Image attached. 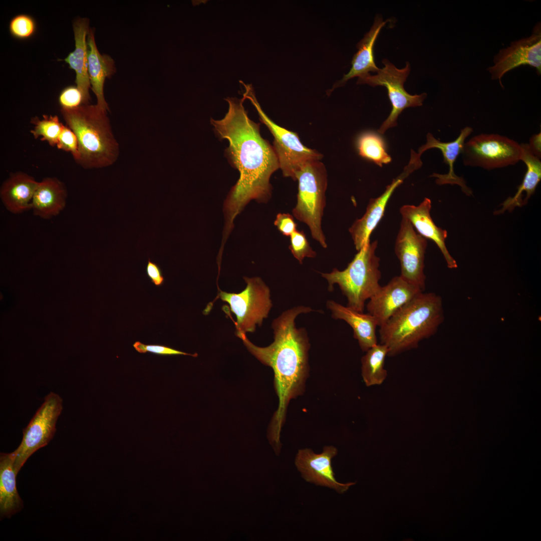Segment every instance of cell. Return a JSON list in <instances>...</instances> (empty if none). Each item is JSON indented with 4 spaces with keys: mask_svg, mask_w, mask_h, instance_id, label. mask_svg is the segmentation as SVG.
Wrapping results in <instances>:
<instances>
[{
    "mask_svg": "<svg viewBox=\"0 0 541 541\" xmlns=\"http://www.w3.org/2000/svg\"><path fill=\"white\" fill-rule=\"evenodd\" d=\"M246 287L238 294L219 290L218 297L228 304L236 316V336L253 333L268 317L273 306L269 288L259 277H244Z\"/></svg>",
    "mask_w": 541,
    "mask_h": 541,
    "instance_id": "cell-7",
    "label": "cell"
},
{
    "mask_svg": "<svg viewBox=\"0 0 541 541\" xmlns=\"http://www.w3.org/2000/svg\"><path fill=\"white\" fill-rule=\"evenodd\" d=\"M365 352L361 360L363 381L368 387L380 385L387 376L384 364L388 349L385 345L378 343Z\"/></svg>",
    "mask_w": 541,
    "mask_h": 541,
    "instance_id": "cell-27",
    "label": "cell"
},
{
    "mask_svg": "<svg viewBox=\"0 0 541 541\" xmlns=\"http://www.w3.org/2000/svg\"><path fill=\"white\" fill-rule=\"evenodd\" d=\"M431 208V200L425 198L418 206L409 204L402 206L400 212L402 217L406 218L419 234L436 244L443 255L447 267L456 268V261L449 253L445 243L447 232L435 224L430 215Z\"/></svg>",
    "mask_w": 541,
    "mask_h": 541,
    "instance_id": "cell-17",
    "label": "cell"
},
{
    "mask_svg": "<svg viewBox=\"0 0 541 541\" xmlns=\"http://www.w3.org/2000/svg\"><path fill=\"white\" fill-rule=\"evenodd\" d=\"M296 180L298 181V193L297 204L292 210L293 216L305 223L313 238L323 248H327L326 239L322 228L327 185L325 168L319 160L309 162L298 173Z\"/></svg>",
    "mask_w": 541,
    "mask_h": 541,
    "instance_id": "cell-6",
    "label": "cell"
},
{
    "mask_svg": "<svg viewBox=\"0 0 541 541\" xmlns=\"http://www.w3.org/2000/svg\"><path fill=\"white\" fill-rule=\"evenodd\" d=\"M386 23L378 16L375 19L370 31L357 45L358 50L353 58L349 72L336 83L334 88L345 85L354 77H361L369 74L371 72L377 73L379 71L380 69L377 67L374 60V48L380 31Z\"/></svg>",
    "mask_w": 541,
    "mask_h": 541,
    "instance_id": "cell-24",
    "label": "cell"
},
{
    "mask_svg": "<svg viewBox=\"0 0 541 541\" xmlns=\"http://www.w3.org/2000/svg\"><path fill=\"white\" fill-rule=\"evenodd\" d=\"M290 237L289 249L300 264L303 263L305 257L313 258L317 256L316 252L310 246L303 230L297 229Z\"/></svg>",
    "mask_w": 541,
    "mask_h": 541,
    "instance_id": "cell-31",
    "label": "cell"
},
{
    "mask_svg": "<svg viewBox=\"0 0 541 541\" xmlns=\"http://www.w3.org/2000/svg\"><path fill=\"white\" fill-rule=\"evenodd\" d=\"M377 240L362 247L344 270L334 268L329 273H321L328 283V291L337 284L347 299V306L363 312L365 303L380 288V258L375 254Z\"/></svg>",
    "mask_w": 541,
    "mask_h": 541,
    "instance_id": "cell-5",
    "label": "cell"
},
{
    "mask_svg": "<svg viewBox=\"0 0 541 541\" xmlns=\"http://www.w3.org/2000/svg\"><path fill=\"white\" fill-rule=\"evenodd\" d=\"M63 408V399L59 395L51 392L45 396L43 403L23 429L21 444L10 453L17 475L28 459L53 438Z\"/></svg>",
    "mask_w": 541,
    "mask_h": 541,
    "instance_id": "cell-9",
    "label": "cell"
},
{
    "mask_svg": "<svg viewBox=\"0 0 541 541\" xmlns=\"http://www.w3.org/2000/svg\"><path fill=\"white\" fill-rule=\"evenodd\" d=\"M466 166L490 170L514 165L520 160V144L507 137L481 134L465 142L461 153Z\"/></svg>",
    "mask_w": 541,
    "mask_h": 541,
    "instance_id": "cell-10",
    "label": "cell"
},
{
    "mask_svg": "<svg viewBox=\"0 0 541 541\" xmlns=\"http://www.w3.org/2000/svg\"><path fill=\"white\" fill-rule=\"evenodd\" d=\"M244 100L226 99L229 108L225 116L210 119L216 136L228 141L225 156L239 172L224 203V238L232 229L234 218L250 200L265 203L269 199L270 177L280 168L273 147L260 135L259 124L248 117Z\"/></svg>",
    "mask_w": 541,
    "mask_h": 541,
    "instance_id": "cell-1",
    "label": "cell"
},
{
    "mask_svg": "<svg viewBox=\"0 0 541 541\" xmlns=\"http://www.w3.org/2000/svg\"><path fill=\"white\" fill-rule=\"evenodd\" d=\"M313 311L311 307L297 306L282 313L273 321L274 341L266 347L255 345L246 334L237 336L251 354L274 371L279 404L269 426L268 438L275 449L281 448V432L290 401L304 393L309 376V338L305 328L297 327L296 319L301 314Z\"/></svg>",
    "mask_w": 541,
    "mask_h": 541,
    "instance_id": "cell-2",
    "label": "cell"
},
{
    "mask_svg": "<svg viewBox=\"0 0 541 541\" xmlns=\"http://www.w3.org/2000/svg\"><path fill=\"white\" fill-rule=\"evenodd\" d=\"M427 245V239L419 234L406 218L402 217L394 248L400 263V276L422 292L425 289L424 268Z\"/></svg>",
    "mask_w": 541,
    "mask_h": 541,
    "instance_id": "cell-12",
    "label": "cell"
},
{
    "mask_svg": "<svg viewBox=\"0 0 541 541\" xmlns=\"http://www.w3.org/2000/svg\"><path fill=\"white\" fill-rule=\"evenodd\" d=\"M359 154L380 167L390 163L392 158L388 154L384 139L373 131L362 133L357 140Z\"/></svg>",
    "mask_w": 541,
    "mask_h": 541,
    "instance_id": "cell-28",
    "label": "cell"
},
{
    "mask_svg": "<svg viewBox=\"0 0 541 541\" xmlns=\"http://www.w3.org/2000/svg\"><path fill=\"white\" fill-rule=\"evenodd\" d=\"M65 122L77 136L76 162L86 169L109 166L117 160L119 146L113 133L107 111L96 105L61 108Z\"/></svg>",
    "mask_w": 541,
    "mask_h": 541,
    "instance_id": "cell-4",
    "label": "cell"
},
{
    "mask_svg": "<svg viewBox=\"0 0 541 541\" xmlns=\"http://www.w3.org/2000/svg\"><path fill=\"white\" fill-rule=\"evenodd\" d=\"M521 155L520 160L526 166V171L521 184L518 186L515 195L508 197L501 204V208L495 211V214H500L506 210L511 212L515 207H521L527 202L535 192L536 186L541 179V162L530 151L528 144H520Z\"/></svg>",
    "mask_w": 541,
    "mask_h": 541,
    "instance_id": "cell-25",
    "label": "cell"
},
{
    "mask_svg": "<svg viewBox=\"0 0 541 541\" xmlns=\"http://www.w3.org/2000/svg\"><path fill=\"white\" fill-rule=\"evenodd\" d=\"M146 273L147 277L155 286L160 287L164 284L165 279L160 267L149 258L146 267Z\"/></svg>",
    "mask_w": 541,
    "mask_h": 541,
    "instance_id": "cell-36",
    "label": "cell"
},
{
    "mask_svg": "<svg viewBox=\"0 0 541 541\" xmlns=\"http://www.w3.org/2000/svg\"><path fill=\"white\" fill-rule=\"evenodd\" d=\"M384 67L380 69L377 74H370L359 77L357 84H367L372 87H385L392 105V110L388 118L384 121L378 132L383 134L388 129L397 125V119L400 114L408 107L421 106L426 97L425 93L420 95H411L404 88L410 71L409 62L402 69H398L387 59L382 61Z\"/></svg>",
    "mask_w": 541,
    "mask_h": 541,
    "instance_id": "cell-11",
    "label": "cell"
},
{
    "mask_svg": "<svg viewBox=\"0 0 541 541\" xmlns=\"http://www.w3.org/2000/svg\"><path fill=\"white\" fill-rule=\"evenodd\" d=\"M34 124L31 133L35 138H40L52 146H56L59 135L63 127L57 115H44L42 119L35 117L31 120Z\"/></svg>",
    "mask_w": 541,
    "mask_h": 541,
    "instance_id": "cell-29",
    "label": "cell"
},
{
    "mask_svg": "<svg viewBox=\"0 0 541 541\" xmlns=\"http://www.w3.org/2000/svg\"><path fill=\"white\" fill-rule=\"evenodd\" d=\"M444 319L441 297L420 292L379 327L380 343L387 347L390 357L416 348L437 332Z\"/></svg>",
    "mask_w": 541,
    "mask_h": 541,
    "instance_id": "cell-3",
    "label": "cell"
},
{
    "mask_svg": "<svg viewBox=\"0 0 541 541\" xmlns=\"http://www.w3.org/2000/svg\"><path fill=\"white\" fill-rule=\"evenodd\" d=\"M58 102L61 108H74L84 105L83 96L77 86L70 85L60 92Z\"/></svg>",
    "mask_w": 541,
    "mask_h": 541,
    "instance_id": "cell-32",
    "label": "cell"
},
{
    "mask_svg": "<svg viewBox=\"0 0 541 541\" xmlns=\"http://www.w3.org/2000/svg\"><path fill=\"white\" fill-rule=\"evenodd\" d=\"M275 225L283 235L290 236L297 230V224L294 220L293 216L288 213H279L274 221Z\"/></svg>",
    "mask_w": 541,
    "mask_h": 541,
    "instance_id": "cell-35",
    "label": "cell"
},
{
    "mask_svg": "<svg viewBox=\"0 0 541 541\" xmlns=\"http://www.w3.org/2000/svg\"><path fill=\"white\" fill-rule=\"evenodd\" d=\"M245 88L243 98L250 101L258 113L259 120L274 136L273 148L284 176L296 180L297 175L302 167L309 162L320 160L322 154L304 146L297 134L273 122L261 108L251 88L245 86Z\"/></svg>",
    "mask_w": 541,
    "mask_h": 541,
    "instance_id": "cell-8",
    "label": "cell"
},
{
    "mask_svg": "<svg viewBox=\"0 0 541 541\" xmlns=\"http://www.w3.org/2000/svg\"><path fill=\"white\" fill-rule=\"evenodd\" d=\"M472 131L471 127L466 126L461 130L460 134L455 140L449 142H441L429 133L426 136V143L419 148L418 153L420 156L424 151L431 148L440 150L444 162L449 167V171L445 174L434 173L431 176L436 177V182L439 185L450 184L459 185L462 191L467 195L472 194V191L466 185L463 179L455 174L454 164L458 155L461 153L466 138Z\"/></svg>",
    "mask_w": 541,
    "mask_h": 541,
    "instance_id": "cell-19",
    "label": "cell"
},
{
    "mask_svg": "<svg viewBox=\"0 0 541 541\" xmlns=\"http://www.w3.org/2000/svg\"><path fill=\"white\" fill-rule=\"evenodd\" d=\"M14 460L10 453L0 456V512L2 516L10 517L23 507V501L16 488Z\"/></svg>",
    "mask_w": 541,
    "mask_h": 541,
    "instance_id": "cell-26",
    "label": "cell"
},
{
    "mask_svg": "<svg viewBox=\"0 0 541 541\" xmlns=\"http://www.w3.org/2000/svg\"><path fill=\"white\" fill-rule=\"evenodd\" d=\"M73 28L75 48L63 60L68 64L70 69L75 72V83L83 96L84 105L89 104L91 84L88 71L87 37L90 29L89 19L80 17L75 19Z\"/></svg>",
    "mask_w": 541,
    "mask_h": 541,
    "instance_id": "cell-18",
    "label": "cell"
},
{
    "mask_svg": "<svg viewBox=\"0 0 541 541\" xmlns=\"http://www.w3.org/2000/svg\"><path fill=\"white\" fill-rule=\"evenodd\" d=\"M67 191L65 184L55 177L39 182L32 201L34 214L44 219L59 214L65 208Z\"/></svg>",
    "mask_w": 541,
    "mask_h": 541,
    "instance_id": "cell-23",
    "label": "cell"
},
{
    "mask_svg": "<svg viewBox=\"0 0 541 541\" xmlns=\"http://www.w3.org/2000/svg\"><path fill=\"white\" fill-rule=\"evenodd\" d=\"M11 36L20 41L29 40L34 36L37 31V24L31 15L20 14L14 16L9 24Z\"/></svg>",
    "mask_w": 541,
    "mask_h": 541,
    "instance_id": "cell-30",
    "label": "cell"
},
{
    "mask_svg": "<svg viewBox=\"0 0 541 541\" xmlns=\"http://www.w3.org/2000/svg\"><path fill=\"white\" fill-rule=\"evenodd\" d=\"M39 182L22 172L11 174L3 183L0 190L1 200L6 208L14 213H20L32 208V201Z\"/></svg>",
    "mask_w": 541,
    "mask_h": 541,
    "instance_id": "cell-22",
    "label": "cell"
},
{
    "mask_svg": "<svg viewBox=\"0 0 541 541\" xmlns=\"http://www.w3.org/2000/svg\"><path fill=\"white\" fill-rule=\"evenodd\" d=\"M88 71L91 89L96 95L97 105L109 111V106L104 95L105 80L110 79L116 73L114 60L108 55L101 54L95 42L94 31L90 29L87 36Z\"/></svg>",
    "mask_w": 541,
    "mask_h": 541,
    "instance_id": "cell-21",
    "label": "cell"
},
{
    "mask_svg": "<svg viewBox=\"0 0 541 541\" xmlns=\"http://www.w3.org/2000/svg\"><path fill=\"white\" fill-rule=\"evenodd\" d=\"M337 452V448L333 446H325L320 454L309 448L300 449L297 454L295 464L306 481L343 493L354 483H342L336 480L331 461Z\"/></svg>",
    "mask_w": 541,
    "mask_h": 541,
    "instance_id": "cell-15",
    "label": "cell"
},
{
    "mask_svg": "<svg viewBox=\"0 0 541 541\" xmlns=\"http://www.w3.org/2000/svg\"><path fill=\"white\" fill-rule=\"evenodd\" d=\"M422 164L420 157L412 150L409 163L402 173L393 180L380 196L370 200L365 214L361 218L357 219L349 229L357 251L370 242L371 234L382 219L387 203L395 189Z\"/></svg>",
    "mask_w": 541,
    "mask_h": 541,
    "instance_id": "cell-14",
    "label": "cell"
},
{
    "mask_svg": "<svg viewBox=\"0 0 541 541\" xmlns=\"http://www.w3.org/2000/svg\"><path fill=\"white\" fill-rule=\"evenodd\" d=\"M494 65L488 68L492 80L501 79L505 73L521 65L536 68L538 75L541 74V25L538 22L531 35L525 38L512 42L506 48L500 50L494 57Z\"/></svg>",
    "mask_w": 541,
    "mask_h": 541,
    "instance_id": "cell-13",
    "label": "cell"
},
{
    "mask_svg": "<svg viewBox=\"0 0 541 541\" xmlns=\"http://www.w3.org/2000/svg\"><path fill=\"white\" fill-rule=\"evenodd\" d=\"M133 346L136 351L140 353L149 352L162 356L189 355L193 357L197 356L196 353L188 354L167 346L160 345H146L139 341L135 342Z\"/></svg>",
    "mask_w": 541,
    "mask_h": 541,
    "instance_id": "cell-34",
    "label": "cell"
},
{
    "mask_svg": "<svg viewBox=\"0 0 541 541\" xmlns=\"http://www.w3.org/2000/svg\"><path fill=\"white\" fill-rule=\"evenodd\" d=\"M57 147L71 153L76 161L79 156L78 142L76 135L67 126L63 125L59 135Z\"/></svg>",
    "mask_w": 541,
    "mask_h": 541,
    "instance_id": "cell-33",
    "label": "cell"
},
{
    "mask_svg": "<svg viewBox=\"0 0 541 541\" xmlns=\"http://www.w3.org/2000/svg\"><path fill=\"white\" fill-rule=\"evenodd\" d=\"M532 153L537 158L541 157V133L540 132L531 136L528 144Z\"/></svg>",
    "mask_w": 541,
    "mask_h": 541,
    "instance_id": "cell-37",
    "label": "cell"
},
{
    "mask_svg": "<svg viewBox=\"0 0 541 541\" xmlns=\"http://www.w3.org/2000/svg\"><path fill=\"white\" fill-rule=\"evenodd\" d=\"M326 306L330 310L333 318L343 320L351 326L353 337L363 351L366 352L378 344L376 334L378 325L373 316L344 306L333 300H328Z\"/></svg>",
    "mask_w": 541,
    "mask_h": 541,
    "instance_id": "cell-20",
    "label": "cell"
},
{
    "mask_svg": "<svg viewBox=\"0 0 541 541\" xmlns=\"http://www.w3.org/2000/svg\"><path fill=\"white\" fill-rule=\"evenodd\" d=\"M420 292H423L401 276H396L369 299L367 313L375 318L380 327Z\"/></svg>",
    "mask_w": 541,
    "mask_h": 541,
    "instance_id": "cell-16",
    "label": "cell"
}]
</instances>
